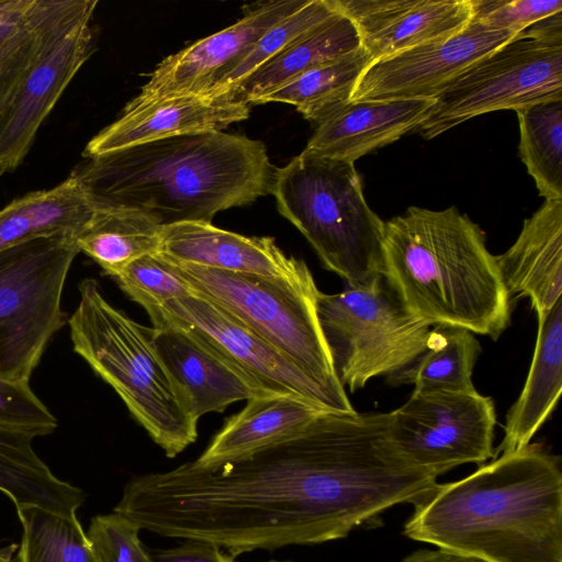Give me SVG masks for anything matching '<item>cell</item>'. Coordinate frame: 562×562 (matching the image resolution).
<instances>
[{"instance_id": "obj_1", "label": "cell", "mask_w": 562, "mask_h": 562, "mask_svg": "<svg viewBox=\"0 0 562 562\" xmlns=\"http://www.w3.org/2000/svg\"><path fill=\"white\" fill-rule=\"evenodd\" d=\"M387 420V413L328 411L250 454L134 476L114 512L140 529L210 541L234 558L344 538L436 484L390 447Z\"/></svg>"}, {"instance_id": "obj_2", "label": "cell", "mask_w": 562, "mask_h": 562, "mask_svg": "<svg viewBox=\"0 0 562 562\" xmlns=\"http://www.w3.org/2000/svg\"><path fill=\"white\" fill-rule=\"evenodd\" d=\"M265 144L223 131L161 138L86 158L72 170L97 209L136 212L159 226L211 223L270 193Z\"/></svg>"}, {"instance_id": "obj_3", "label": "cell", "mask_w": 562, "mask_h": 562, "mask_svg": "<svg viewBox=\"0 0 562 562\" xmlns=\"http://www.w3.org/2000/svg\"><path fill=\"white\" fill-rule=\"evenodd\" d=\"M413 504L411 539L486 562H562L560 458L539 445L436 483Z\"/></svg>"}, {"instance_id": "obj_4", "label": "cell", "mask_w": 562, "mask_h": 562, "mask_svg": "<svg viewBox=\"0 0 562 562\" xmlns=\"http://www.w3.org/2000/svg\"><path fill=\"white\" fill-rule=\"evenodd\" d=\"M383 277L405 307L430 326L496 340L510 324L512 295L477 224L456 206H411L384 222Z\"/></svg>"}, {"instance_id": "obj_5", "label": "cell", "mask_w": 562, "mask_h": 562, "mask_svg": "<svg viewBox=\"0 0 562 562\" xmlns=\"http://www.w3.org/2000/svg\"><path fill=\"white\" fill-rule=\"evenodd\" d=\"M79 303L67 323L76 353L113 390L131 415L173 458L198 437L199 419L161 361L153 328L114 307L94 279L79 283Z\"/></svg>"}, {"instance_id": "obj_6", "label": "cell", "mask_w": 562, "mask_h": 562, "mask_svg": "<svg viewBox=\"0 0 562 562\" xmlns=\"http://www.w3.org/2000/svg\"><path fill=\"white\" fill-rule=\"evenodd\" d=\"M270 193L346 286L366 288L383 277L384 222L367 203L353 162L303 149L276 167Z\"/></svg>"}, {"instance_id": "obj_7", "label": "cell", "mask_w": 562, "mask_h": 562, "mask_svg": "<svg viewBox=\"0 0 562 562\" xmlns=\"http://www.w3.org/2000/svg\"><path fill=\"white\" fill-rule=\"evenodd\" d=\"M95 0H35L29 32L0 81V175L16 169L92 54Z\"/></svg>"}, {"instance_id": "obj_8", "label": "cell", "mask_w": 562, "mask_h": 562, "mask_svg": "<svg viewBox=\"0 0 562 562\" xmlns=\"http://www.w3.org/2000/svg\"><path fill=\"white\" fill-rule=\"evenodd\" d=\"M164 260L190 285L193 295L213 303L283 353L324 389L342 413L356 412L335 373L318 324L319 290L315 283L304 285Z\"/></svg>"}, {"instance_id": "obj_9", "label": "cell", "mask_w": 562, "mask_h": 562, "mask_svg": "<svg viewBox=\"0 0 562 562\" xmlns=\"http://www.w3.org/2000/svg\"><path fill=\"white\" fill-rule=\"evenodd\" d=\"M316 314L335 373L351 392L409 366L425 351L431 329L405 307L384 277L336 294L319 291Z\"/></svg>"}, {"instance_id": "obj_10", "label": "cell", "mask_w": 562, "mask_h": 562, "mask_svg": "<svg viewBox=\"0 0 562 562\" xmlns=\"http://www.w3.org/2000/svg\"><path fill=\"white\" fill-rule=\"evenodd\" d=\"M80 252L66 235L38 237L0 251V378L29 383L67 317L61 295Z\"/></svg>"}, {"instance_id": "obj_11", "label": "cell", "mask_w": 562, "mask_h": 562, "mask_svg": "<svg viewBox=\"0 0 562 562\" xmlns=\"http://www.w3.org/2000/svg\"><path fill=\"white\" fill-rule=\"evenodd\" d=\"M560 99L562 40L529 26L447 86L415 131L430 139L481 114Z\"/></svg>"}, {"instance_id": "obj_12", "label": "cell", "mask_w": 562, "mask_h": 562, "mask_svg": "<svg viewBox=\"0 0 562 562\" xmlns=\"http://www.w3.org/2000/svg\"><path fill=\"white\" fill-rule=\"evenodd\" d=\"M386 440L408 465L436 477L495 456L492 397L475 392H414L387 413Z\"/></svg>"}, {"instance_id": "obj_13", "label": "cell", "mask_w": 562, "mask_h": 562, "mask_svg": "<svg viewBox=\"0 0 562 562\" xmlns=\"http://www.w3.org/2000/svg\"><path fill=\"white\" fill-rule=\"evenodd\" d=\"M146 312L153 327L169 324L189 329L268 392L299 396L342 413L335 400L290 359L213 303L190 295Z\"/></svg>"}, {"instance_id": "obj_14", "label": "cell", "mask_w": 562, "mask_h": 562, "mask_svg": "<svg viewBox=\"0 0 562 562\" xmlns=\"http://www.w3.org/2000/svg\"><path fill=\"white\" fill-rule=\"evenodd\" d=\"M515 35L472 19L448 37L372 61L359 78L351 101L435 100L465 69Z\"/></svg>"}, {"instance_id": "obj_15", "label": "cell", "mask_w": 562, "mask_h": 562, "mask_svg": "<svg viewBox=\"0 0 562 562\" xmlns=\"http://www.w3.org/2000/svg\"><path fill=\"white\" fill-rule=\"evenodd\" d=\"M305 2L269 1L248 9L234 24L161 60L134 99L200 95L221 71L241 57L271 26Z\"/></svg>"}, {"instance_id": "obj_16", "label": "cell", "mask_w": 562, "mask_h": 562, "mask_svg": "<svg viewBox=\"0 0 562 562\" xmlns=\"http://www.w3.org/2000/svg\"><path fill=\"white\" fill-rule=\"evenodd\" d=\"M249 113V104L229 98L183 94L133 99L117 120L88 142L82 155L91 158L161 138L223 131Z\"/></svg>"}, {"instance_id": "obj_17", "label": "cell", "mask_w": 562, "mask_h": 562, "mask_svg": "<svg viewBox=\"0 0 562 562\" xmlns=\"http://www.w3.org/2000/svg\"><path fill=\"white\" fill-rule=\"evenodd\" d=\"M157 254L175 262L207 269L265 276L304 285L315 283L306 263L285 255L272 237H247L211 223L161 226Z\"/></svg>"}, {"instance_id": "obj_18", "label": "cell", "mask_w": 562, "mask_h": 562, "mask_svg": "<svg viewBox=\"0 0 562 562\" xmlns=\"http://www.w3.org/2000/svg\"><path fill=\"white\" fill-rule=\"evenodd\" d=\"M372 61L448 37L472 20L471 0H331Z\"/></svg>"}, {"instance_id": "obj_19", "label": "cell", "mask_w": 562, "mask_h": 562, "mask_svg": "<svg viewBox=\"0 0 562 562\" xmlns=\"http://www.w3.org/2000/svg\"><path fill=\"white\" fill-rule=\"evenodd\" d=\"M151 328L161 361L198 419L207 413L224 412L239 401L276 394L189 329L169 324Z\"/></svg>"}, {"instance_id": "obj_20", "label": "cell", "mask_w": 562, "mask_h": 562, "mask_svg": "<svg viewBox=\"0 0 562 562\" xmlns=\"http://www.w3.org/2000/svg\"><path fill=\"white\" fill-rule=\"evenodd\" d=\"M435 100L395 99L350 101L316 125L305 150L353 162L415 131Z\"/></svg>"}, {"instance_id": "obj_21", "label": "cell", "mask_w": 562, "mask_h": 562, "mask_svg": "<svg viewBox=\"0 0 562 562\" xmlns=\"http://www.w3.org/2000/svg\"><path fill=\"white\" fill-rule=\"evenodd\" d=\"M495 257L512 296L529 297L537 316L552 310L562 294V200H546L513 246Z\"/></svg>"}, {"instance_id": "obj_22", "label": "cell", "mask_w": 562, "mask_h": 562, "mask_svg": "<svg viewBox=\"0 0 562 562\" xmlns=\"http://www.w3.org/2000/svg\"><path fill=\"white\" fill-rule=\"evenodd\" d=\"M327 409L299 396L258 395L231 416L193 462L215 465L250 454L304 430Z\"/></svg>"}, {"instance_id": "obj_23", "label": "cell", "mask_w": 562, "mask_h": 562, "mask_svg": "<svg viewBox=\"0 0 562 562\" xmlns=\"http://www.w3.org/2000/svg\"><path fill=\"white\" fill-rule=\"evenodd\" d=\"M538 317L531 366L517 401L504 425L496 452H512L529 445L553 412L562 390V299Z\"/></svg>"}, {"instance_id": "obj_24", "label": "cell", "mask_w": 562, "mask_h": 562, "mask_svg": "<svg viewBox=\"0 0 562 562\" xmlns=\"http://www.w3.org/2000/svg\"><path fill=\"white\" fill-rule=\"evenodd\" d=\"M94 211L85 188L70 173L54 188L30 192L0 209V251L38 237L66 235L77 240Z\"/></svg>"}, {"instance_id": "obj_25", "label": "cell", "mask_w": 562, "mask_h": 562, "mask_svg": "<svg viewBox=\"0 0 562 562\" xmlns=\"http://www.w3.org/2000/svg\"><path fill=\"white\" fill-rule=\"evenodd\" d=\"M360 47L353 22L336 9L333 15L246 77L227 98L257 104L261 98L303 72Z\"/></svg>"}, {"instance_id": "obj_26", "label": "cell", "mask_w": 562, "mask_h": 562, "mask_svg": "<svg viewBox=\"0 0 562 562\" xmlns=\"http://www.w3.org/2000/svg\"><path fill=\"white\" fill-rule=\"evenodd\" d=\"M34 437L0 427V492L15 508L35 506L65 516H76L83 492L59 480L32 447Z\"/></svg>"}, {"instance_id": "obj_27", "label": "cell", "mask_w": 562, "mask_h": 562, "mask_svg": "<svg viewBox=\"0 0 562 562\" xmlns=\"http://www.w3.org/2000/svg\"><path fill=\"white\" fill-rule=\"evenodd\" d=\"M481 353L474 334L456 326L435 325L425 351L406 368L386 376L393 386L412 384L414 392H475L472 372Z\"/></svg>"}, {"instance_id": "obj_28", "label": "cell", "mask_w": 562, "mask_h": 562, "mask_svg": "<svg viewBox=\"0 0 562 562\" xmlns=\"http://www.w3.org/2000/svg\"><path fill=\"white\" fill-rule=\"evenodd\" d=\"M372 63L359 49L314 67L261 98L257 104L282 102L294 105L308 121L319 124L347 105L359 78Z\"/></svg>"}, {"instance_id": "obj_29", "label": "cell", "mask_w": 562, "mask_h": 562, "mask_svg": "<svg viewBox=\"0 0 562 562\" xmlns=\"http://www.w3.org/2000/svg\"><path fill=\"white\" fill-rule=\"evenodd\" d=\"M161 226L128 210L97 209L78 236L80 251L114 278L134 260L158 251Z\"/></svg>"}, {"instance_id": "obj_30", "label": "cell", "mask_w": 562, "mask_h": 562, "mask_svg": "<svg viewBox=\"0 0 562 562\" xmlns=\"http://www.w3.org/2000/svg\"><path fill=\"white\" fill-rule=\"evenodd\" d=\"M519 155L544 200H562V99L515 111Z\"/></svg>"}, {"instance_id": "obj_31", "label": "cell", "mask_w": 562, "mask_h": 562, "mask_svg": "<svg viewBox=\"0 0 562 562\" xmlns=\"http://www.w3.org/2000/svg\"><path fill=\"white\" fill-rule=\"evenodd\" d=\"M22 538L15 562H98L76 516L35 506L16 508Z\"/></svg>"}, {"instance_id": "obj_32", "label": "cell", "mask_w": 562, "mask_h": 562, "mask_svg": "<svg viewBox=\"0 0 562 562\" xmlns=\"http://www.w3.org/2000/svg\"><path fill=\"white\" fill-rule=\"evenodd\" d=\"M335 12L331 0H306L301 8L271 26L241 57L221 71L200 95L227 97L246 77Z\"/></svg>"}, {"instance_id": "obj_33", "label": "cell", "mask_w": 562, "mask_h": 562, "mask_svg": "<svg viewBox=\"0 0 562 562\" xmlns=\"http://www.w3.org/2000/svg\"><path fill=\"white\" fill-rule=\"evenodd\" d=\"M113 279L145 311L170 300L193 295L190 285L157 252L134 260Z\"/></svg>"}, {"instance_id": "obj_34", "label": "cell", "mask_w": 562, "mask_h": 562, "mask_svg": "<svg viewBox=\"0 0 562 562\" xmlns=\"http://www.w3.org/2000/svg\"><path fill=\"white\" fill-rule=\"evenodd\" d=\"M136 522L114 512L91 519L87 537L98 562H151Z\"/></svg>"}, {"instance_id": "obj_35", "label": "cell", "mask_w": 562, "mask_h": 562, "mask_svg": "<svg viewBox=\"0 0 562 562\" xmlns=\"http://www.w3.org/2000/svg\"><path fill=\"white\" fill-rule=\"evenodd\" d=\"M0 427L36 438L52 434L57 419L29 383L0 378Z\"/></svg>"}, {"instance_id": "obj_36", "label": "cell", "mask_w": 562, "mask_h": 562, "mask_svg": "<svg viewBox=\"0 0 562 562\" xmlns=\"http://www.w3.org/2000/svg\"><path fill=\"white\" fill-rule=\"evenodd\" d=\"M471 5L473 20L515 34L562 12V0H471Z\"/></svg>"}, {"instance_id": "obj_37", "label": "cell", "mask_w": 562, "mask_h": 562, "mask_svg": "<svg viewBox=\"0 0 562 562\" xmlns=\"http://www.w3.org/2000/svg\"><path fill=\"white\" fill-rule=\"evenodd\" d=\"M151 562H234L235 558L224 553L217 544L194 539H184L177 547L148 551Z\"/></svg>"}, {"instance_id": "obj_38", "label": "cell", "mask_w": 562, "mask_h": 562, "mask_svg": "<svg viewBox=\"0 0 562 562\" xmlns=\"http://www.w3.org/2000/svg\"><path fill=\"white\" fill-rule=\"evenodd\" d=\"M402 562H486L484 560L465 555L459 552L450 551L447 549L437 550H419L408 557Z\"/></svg>"}, {"instance_id": "obj_39", "label": "cell", "mask_w": 562, "mask_h": 562, "mask_svg": "<svg viewBox=\"0 0 562 562\" xmlns=\"http://www.w3.org/2000/svg\"><path fill=\"white\" fill-rule=\"evenodd\" d=\"M32 2H33V0H32ZM32 2L26 11L25 20H24V23H23L22 27L20 29V31L0 48V81H1L4 72L7 71L9 65L11 64V61H12L25 33H26Z\"/></svg>"}, {"instance_id": "obj_40", "label": "cell", "mask_w": 562, "mask_h": 562, "mask_svg": "<svg viewBox=\"0 0 562 562\" xmlns=\"http://www.w3.org/2000/svg\"><path fill=\"white\" fill-rule=\"evenodd\" d=\"M31 2L32 0H30L23 9L0 23V48L20 31Z\"/></svg>"}, {"instance_id": "obj_41", "label": "cell", "mask_w": 562, "mask_h": 562, "mask_svg": "<svg viewBox=\"0 0 562 562\" xmlns=\"http://www.w3.org/2000/svg\"><path fill=\"white\" fill-rule=\"evenodd\" d=\"M30 0H0V23L23 9Z\"/></svg>"}, {"instance_id": "obj_42", "label": "cell", "mask_w": 562, "mask_h": 562, "mask_svg": "<svg viewBox=\"0 0 562 562\" xmlns=\"http://www.w3.org/2000/svg\"><path fill=\"white\" fill-rule=\"evenodd\" d=\"M0 562H15L11 559V552H3L0 550Z\"/></svg>"}, {"instance_id": "obj_43", "label": "cell", "mask_w": 562, "mask_h": 562, "mask_svg": "<svg viewBox=\"0 0 562 562\" xmlns=\"http://www.w3.org/2000/svg\"><path fill=\"white\" fill-rule=\"evenodd\" d=\"M234 562H238V561L234 560ZM267 562H290V561H276V560H271V561H267Z\"/></svg>"}]
</instances>
